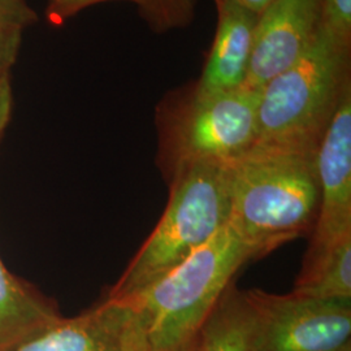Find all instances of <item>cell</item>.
I'll use <instances>...</instances> for the list:
<instances>
[{
  "label": "cell",
  "mask_w": 351,
  "mask_h": 351,
  "mask_svg": "<svg viewBox=\"0 0 351 351\" xmlns=\"http://www.w3.org/2000/svg\"><path fill=\"white\" fill-rule=\"evenodd\" d=\"M228 224L259 259L313 233L320 186L315 156L252 147L226 163Z\"/></svg>",
  "instance_id": "cell-1"
},
{
  "label": "cell",
  "mask_w": 351,
  "mask_h": 351,
  "mask_svg": "<svg viewBox=\"0 0 351 351\" xmlns=\"http://www.w3.org/2000/svg\"><path fill=\"white\" fill-rule=\"evenodd\" d=\"M254 259L226 224L173 269L123 301L138 319L150 351H191L239 268Z\"/></svg>",
  "instance_id": "cell-2"
},
{
  "label": "cell",
  "mask_w": 351,
  "mask_h": 351,
  "mask_svg": "<svg viewBox=\"0 0 351 351\" xmlns=\"http://www.w3.org/2000/svg\"><path fill=\"white\" fill-rule=\"evenodd\" d=\"M349 88L351 50L320 30L301 60L259 91L252 147L315 156Z\"/></svg>",
  "instance_id": "cell-3"
},
{
  "label": "cell",
  "mask_w": 351,
  "mask_h": 351,
  "mask_svg": "<svg viewBox=\"0 0 351 351\" xmlns=\"http://www.w3.org/2000/svg\"><path fill=\"white\" fill-rule=\"evenodd\" d=\"M163 216L114 284L108 300L123 301L182 263L229 221L226 163L185 164L169 176Z\"/></svg>",
  "instance_id": "cell-4"
},
{
  "label": "cell",
  "mask_w": 351,
  "mask_h": 351,
  "mask_svg": "<svg viewBox=\"0 0 351 351\" xmlns=\"http://www.w3.org/2000/svg\"><path fill=\"white\" fill-rule=\"evenodd\" d=\"M259 94L246 88L203 94L194 81L169 91L156 108L158 162L165 176L185 164L228 163L256 139Z\"/></svg>",
  "instance_id": "cell-5"
},
{
  "label": "cell",
  "mask_w": 351,
  "mask_h": 351,
  "mask_svg": "<svg viewBox=\"0 0 351 351\" xmlns=\"http://www.w3.org/2000/svg\"><path fill=\"white\" fill-rule=\"evenodd\" d=\"M250 351H351V301L243 291Z\"/></svg>",
  "instance_id": "cell-6"
},
{
  "label": "cell",
  "mask_w": 351,
  "mask_h": 351,
  "mask_svg": "<svg viewBox=\"0 0 351 351\" xmlns=\"http://www.w3.org/2000/svg\"><path fill=\"white\" fill-rule=\"evenodd\" d=\"M322 0H275L258 16L243 88L258 93L298 63L319 37Z\"/></svg>",
  "instance_id": "cell-7"
},
{
  "label": "cell",
  "mask_w": 351,
  "mask_h": 351,
  "mask_svg": "<svg viewBox=\"0 0 351 351\" xmlns=\"http://www.w3.org/2000/svg\"><path fill=\"white\" fill-rule=\"evenodd\" d=\"M320 207L310 247L351 234V88L342 97L315 155Z\"/></svg>",
  "instance_id": "cell-8"
},
{
  "label": "cell",
  "mask_w": 351,
  "mask_h": 351,
  "mask_svg": "<svg viewBox=\"0 0 351 351\" xmlns=\"http://www.w3.org/2000/svg\"><path fill=\"white\" fill-rule=\"evenodd\" d=\"M217 24L201 75L194 81L203 94L229 93L243 88L250 65L258 14L233 0H215Z\"/></svg>",
  "instance_id": "cell-9"
},
{
  "label": "cell",
  "mask_w": 351,
  "mask_h": 351,
  "mask_svg": "<svg viewBox=\"0 0 351 351\" xmlns=\"http://www.w3.org/2000/svg\"><path fill=\"white\" fill-rule=\"evenodd\" d=\"M128 315L123 303L106 298L84 314L62 317L10 351H119Z\"/></svg>",
  "instance_id": "cell-10"
},
{
  "label": "cell",
  "mask_w": 351,
  "mask_h": 351,
  "mask_svg": "<svg viewBox=\"0 0 351 351\" xmlns=\"http://www.w3.org/2000/svg\"><path fill=\"white\" fill-rule=\"evenodd\" d=\"M62 317L50 301L12 275L0 259V351L12 350Z\"/></svg>",
  "instance_id": "cell-11"
},
{
  "label": "cell",
  "mask_w": 351,
  "mask_h": 351,
  "mask_svg": "<svg viewBox=\"0 0 351 351\" xmlns=\"http://www.w3.org/2000/svg\"><path fill=\"white\" fill-rule=\"evenodd\" d=\"M291 293L316 300L351 301V234L308 247Z\"/></svg>",
  "instance_id": "cell-12"
},
{
  "label": "cell",
  "mask_w": 351,
  "mask_h": 351,
  "mask_svg": "<svg viewBox=\"0 0 351 351\" xmlns=\"http://www.w3.org/2000/svg\"><path fill=\"white\" fill-rule=\"evenodd\" d=\"M251 317L243 291L229 284L191 351H250Z\"/></svg>",
  "instance_id": "cell-13"
},
{
  "label": "cell",
  "mask_w": 351,
  "mask_h": 351,
  "mask_svg": "<svg viewBox=\"0 0 351 351\" xmlns=\"http://www.w3.org/2000/svg\"><path fill=\"white\" fill-rule=\"evenodd\" d=\"M113 0H49L46 17L52 25H62L66 20L91 5ZM129 1L138 8L151 32L165 34L173 30H182L195 20L199 0H114Z\"/></svg>",
  "instance_id": "cell-14"
},
{
  "label": "cell",
  "mask_w": 351,
  "mask_h": 351,
  "mask_svg": "<svg viewBox=\"0 0 351 351\" xmlns=\"http://www.w3.org/2000/svg\"><path fill=\"white\" fill-rule=\"evenodd\" d=\"M320 30L339 47L351 50V0H322Z\"/></svg>",
  "instance_id": "cell-15"
},
{
  "label": "cell",
  "mask_w": 351,
  "mask_h": 351,
  "mask_svg": "<svg viewBox=\"0 0 351 351\" xmlns=\"http://www.w3.org/2000/svg\"><path fill=\"white\" fill-rule=\"evenodd\" d=\"M37 20V13L26 0H0V27L24 30Z\"/></svg>",
  "instance_id": "cell-16"
},
{
  "label": "cell",
  "mask_w": 351,
  "mask_h": 351,
  "mask_svg": "<svg viewBox=\"0 0 351 351\" xmlns=\"http://www.w3.org/2000/svg\"><path fill=\"white\" fill-rule=\"evenodd\" d=\"M23 39V30L0 27V81L11 78V68L16 63Z\"/></svg>",
  "instance_id": "cell-17"
},
{
  "label": "cell",
  "mask_w": 351,
  "mask_h": 351,
  "mask_svg": "<svg viewBox=\"0 0 351 351\" xmlns=\"http://www.w3.org/2000/svg\"><path fill=\"white\" fill-rule=\"evenodd\" d=\"M129 310V308H128ZM119 351H150L138 319L129 310L125 326L121 332Z\"/></svg>",
  "instance_id": "cell-18"
},
{
  "label": "cell",
  "mask_w": 351,
  "mask_h": 351,
  "mask_svg": "<svg viewBox=\"0 0 351 351\" xmlns=\"http://www.w3.org/2000/svg\"><path fill=\"white\" fill-rule=\"evenodd\" d=\"M13 95L11 78L0 81V142L12 116Z\"/></svg>",
  "instance_id": "cell-19"
},
{
  "label": "cell",
  "mask_w": 351,
  "mask_h": 351,
  "mask_svg": "<svg viewBox=\"0 0 351 351\" xmlns=\"http://www.w3.org/2000/svg\"><path fill=\"white\" fill-rule=\"evenodd\" d=\"M233 1H236L237 4L246 8L247 11L259 16L275 0H233Z\"/></svg>",
  "instance_id": "cell-20"
}]
</instances>
